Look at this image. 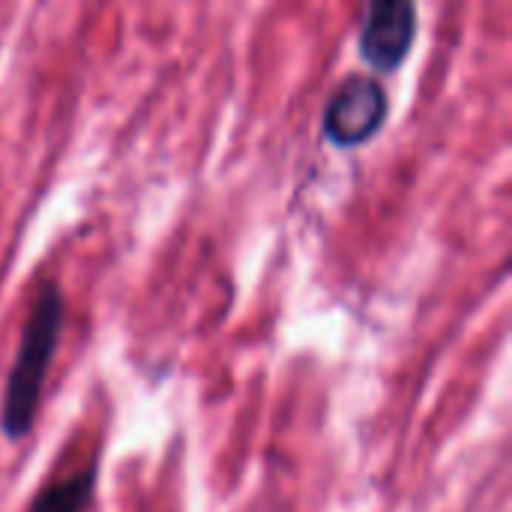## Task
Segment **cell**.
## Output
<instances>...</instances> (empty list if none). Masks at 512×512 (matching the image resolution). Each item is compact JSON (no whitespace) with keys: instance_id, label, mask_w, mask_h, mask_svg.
Segmentation results:
<instances>
[{"instance_id":"cell-1","label":"cell","mask_w":512,"mask_h":512,"mask_svg":"<svg viewBox=\"0 0 512 512\" xmlns=\"http://www.w3.org/2000/svg\"><path fill=\"white\" fill-rule=\"evenodd\" d=\"M66 318V300L60 285L45 282L30 303V312L21 327V345L15 351L12 369L6 375L3 402H0V432L6 441H24L36 423L45 378L60 342Z\"/></svg>"},{"instance_id":"cell-2","label":"cell","mask_w":512,"mask_h":512,"mask_svg":"<svg viewBox=\"0 0 512 512\" xmlns=\"http://www.w3.org/2000/svg\"><path fill=\"white\" fill-rule=\"evenodd\" d=\"M390 99L378 78L354 72L348 75L324 105L321 132L333 147L354 150L369 144L387 123Z\"/></svg>"},{"instance_id":"cell-3","label":"cell","mask_w":512,"mask_h":512,"mask_svg":"<svg viewBox=\"0 0 512 512\" xmlns=\"http://www.w3.org/2000/svg\"><path fill=\"white\" fill-rule=\"evenodd\" d=\"M417 39V6L411 0H375L366 9L357 45L372 72H396Z\"/></svg>"},{"instance_id":"cell-4","label":"cell","mask_w":512,"mask_h":512,"mask_svg":"<svg viewBox=\"0 0 512 512\" xmlns=\"http://www.w3.org/2000/svg\"><path fill=\"white\" fill-rule=\"evenodd\" d=\"M96 492V462H90L84 471L45 486L33 501L27 512H84L93 501Z\"/></svg>"}]
</instances>
